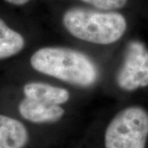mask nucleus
Masks as SVG:
<instances>
[{
	"instance_id": "nucleus-1",
	"label": "nucleus",
	"mask_w": 148,
	"mask_h": 148,
	"mask_svg": "<svg viewBox=\"0 0 148 148\" xmlns=\"http://www.w3.org/2000/svg\"><path fill=\"white\" fill-rule=\"evenodd\" d=\"M30 64L40 73L80 87L93 86L99 77L95 62L87 54L71 48H40L32 53Z\"/></svg>"
},
{
	"instance_id": "nucleus-5",
	"label": "nucleus",
	"mask_w": 148,
	"mask_h": 148,
	"mask_svg": "<svg viewBox=\"0 0 148 148\" xmlns=\"http://www.w3.org/2000/svg\"><path fill=\"white\" fill-rule=\"evenodd\" d=\"M18 110L23 119L34 123L57 122L65 114V110L61 106L49 105L29 98L20 102Z\"/></svg>"
},
{
	"instance_id": "nucleus-10",
	"label": "nucleus",
	"mask_w": 148,
	"mask_h": 148,
	"mask_svg": "<svg viewBox=\"0 0 148 148\" xmlns=\"http://www.w3.org/2000/svg\"><path fill=\"white\" fill-rule=\"evenodd\" d=\"M4 1L9 3L11 4H13V5L21 6L27 3L30 0H4Z\"/></svg>"
},
{
	"instance_id": "nucleus-8",
	"label": "nucleus",
	"mask_w": 148,
	"mask_h": 148,
	"mask_svg": "<svg viewBox=\"0 0 148 148\" xmlns=\"http://www.w3.org/2000/svg\"><path fill=\"white\" fill-rule=\"evenodd\" d=\"M25 47V39L19 32L8 27L0 18V59L19 53Z\"/></svg>"
},
{
	"instance_id": "nucleus-9",
	"label": "nucleus",
	"mask_w": 148,
	"mask_h": 148,
	"mask_svg": "<svg viewBox=\"0 0 148 148\" xmlns=\"http://www.w3.org/2000/svg\"><path fill=\"white\" fill-rule=\"evenodd\" d=\"M103 11H112L122 8L127 3V0H81Z\"/></svg>"
},
{
	"instance_id": "nucleus-2",
	"label": "nucleus",
	"mask_w": 148,
	"mask_h": 148,
	"mask_svg": "<svg viewBox=\"0 0 148 148\" xmlns=\"http://www.w3.org/2000/svg\"><path fill=\"white\" fill-rule=\"evenodd\" d=\"M65 29L73 36L95 45L118 41L127 29L125 17L119 12L73 8L63 16Z\"/></svg>"
},
{
	"instance_id": "nucleus-6",
	"label": "nucleus",
	"mask_w": 148,
	"mask_h": 148,
	"mask_svg": "<svg viewBox=\"0 0 148 148\" xmlns=\"http://www.w3.org/2000/svg\"><path fill=\"white\" fill-rule=\"evenodd\" d=\"M23 93L26 98L54 106L65 104L70 98L67 89L41 82H31L25 84Z\"/></svg>"
},
{
	"instance_id": "nucleus-7",
	"label": "nucleus",
	"mask_w": 148,
	"mask_h": 148,
	"mask_svg": "<svg viewBox=\"0 0 148 148\" xmlns=\"http://www.w3.org/2000/svg\"><path fill=\"white\" fill-rule=\"evenodd\" d=\"M29 142V132L21 121L0 114V148H23Z\"/></svg>"
},
{
	"instance_id": "nucleus-3",
	"label": "nucleus",
	"mask_w": 148,
	"mask_h": 148,
	"mask_svg": "<svg viewBox=\"0 0 148 148\" xmlns=\"http://www.w3.org/2000/svg\"><path fill=\"white\" fill-rule=\"evenodd\" d=\"M148 138V113L140 106L119 111L105 132L106 148H145Z\"/></svg>"
},
{
	"instance_id": "nucleus-4",
	"label": "nucleus",
	"mask_w": 148,
	"mask_h": 148,
	"mask_svg": "<svg viewBox=\"0 0 148 148\" xmlns=\"http://www.w3.org/2000/svg\"><path fill=\"white\" fill-rule=\"evenodd\" d=\"M122 90L133 91L148 86V49L143 42L127 44L123 62L116 77Z\"/></svg>"
}]
</instances>
